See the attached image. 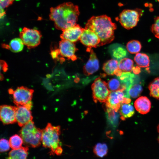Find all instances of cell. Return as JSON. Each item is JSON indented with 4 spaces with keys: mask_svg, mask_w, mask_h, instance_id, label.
I'll return each mask as SVG.
<instances>
[{
    "mask_svg": "<svg viewBox=\"0 0 159 159\" xmlns=\"http://www.w3.org/2000/svg\"><path fill=\"white\" fill-rule=\"evenodd\" d=\"M79 14L78 6L67 2L51 8L49 16L55 28L63 31L77 24Z\"/></svg>",
    "mask_w": 159,
    "mask_h": 159,
    "instance_id": "1",
    "label": "cell"
},
{
    "mask_svg": "<svg viewBox=\"0 0 159 159\" xmlns=\"http://www.w3.org/2000/svg\"><path fill=\"white\" fill-rule=\"evenodd\" d=\"M115 24L106 15L93 16L88 20L85 28L95 32L100 41V46L109 43L114 39V31L116 29Z\"/></svg>",
    "mask_w": 159,
    "mask_h": 159,
    "instance_id": "2",
    "label": "cell"
},
{
    "mask_svg": "<svg viewBox=\"0 0 159 159\" xmlns=\"http://www.w3.org/2000/svg\"><path fill=\"white\" fill-rule=\"evenodd\" d=\"M60 134V127L53 126L50 123H48L45 128L42 130V145L44 148L50 149V155H60L62 153L59 139Z\"/></svg>",
    "mask_w": 159,
    "mask_h": 159,
    "instance_id": "3",
    "label": "cell"
},
{
    "mask_svg": "<svg viewBox=\"0 0 159 159\" xmlns=\"http://www.w3.org/2000/svg\"><path fill=\"white\" fill-rule=\"evenodd\" d=\"M20 135L27 146L36 148L41 144L42 130L37 127L32 120L22 127Z\"/></svg>",
    "mask_w": 159,
    "mask_h": 159,
    "instance_id": "4",
    "label": "cell"
},
{
    "mask_svg": "<svg viewBox=\"0 0 159 159\" xmlns=\"http://www.w3.org/2000/svg\"><path fill=\"white\" fill-rule=\"evenodd\" d=\"M9 91L10 94L13 95V102L16 106H24L31 109L33 90L21 86L14 91L10 89Z\"/></svg>",
    "mask_w": 159,
    "mask_h": 159,
    "instance_id": "5",
    "label": "cell"
},
{
    "mask_svg": "<svg viewBox=\"0 0 159 159\" xmlns=\"http://www.w3.org/2000/svg\"><path fill=\"white\" fill-rule=\"evenodd\" d=\"M143 13L139 9H125L120 14L118 20L124 28L130 29L137 25Z\"/></svg>",
    "mask_w": 159,
    "mask_h": 159,
    "instance_id": "6",
    "label": "cell"
},
{
    "mask_svg": "<svg viewBox=\"0 0 159 159\" xmlns=\"http://www.w3.org/2000/svg\"><path fill=\"white\" fill-rule=\"evenodd\" d=\"M92 97L95 102L105 103L110 91L107 84L100 77L96 79L92 86Z\"/></svg>",
    "mask_w": 159,
    "mask_h": 159,
    "instance_id": "7",
    "label": "cell"
},
{
    "mask_svg": "<svg viewBox=\"0 0 159 159\" xmlns=\"http://www.w3.org/2000/svg\"><path fill=\"white\" fill-rule=\"evenodd\" d=\"M20 38L28 49L34 48L40 43L41 34L37 30L24 27L19 34Z\"/></svg>",
    "mask_w": 159,
    "mask_h": 159,
    "instance_id": "8",
    "label": "cell"
},
{
    "mask_svg": "<svg viewBox=\"0 0 159 159\" xmlns=\"http://www.w3.org/2000/svg\"><path fill=\"white\" fill-rule=\"evenodd\" d=\"M131 101L130 98L126 97L124 91L120 90L116 91H110L105 103L106 108H110L116 112H117L122 104L129 103Z\"/></svg>",
    "mask_w": 159,
    "mask_h": 159,
    "instance_id": "9",
    "label": "cell"
},
{
    "mask_svg": "<svg viewBox=\"0 0 159 159\" xmlns=\"http://www.w3.org/2000/svg\"><path fill=\"white\" fill-rule=\"evenodd\" d=\"M80 40L81 42L87 47V51L89 52L92 47L100 46V41L96 33L92 31L84 29Z\"/></svg>",
    "mask_w": 159,
    "mask_h": 159,
    "instance_id": "10",
    "label": "cell"
},
{
    "mask_svg": "<svg viewBox=\"0 0 159 159\" xmlns=\"http://www.w3.org/2000/svg\"><path fill=\"white\" fill-rule=\"evenodd\" d=\"M58 50L59 54L63 57L73 61L77 59L75 52L77 49L73 42L62 39L59 42Z\"/></svg>",
    "mask_w": 159,
    "mask_h": 159,
    "instance_id": "11",
    "label": "cell"
},
{
    "mask_svg": "<svg viewBox=\"0 0 159 159\" xmlns=\"http://www.w3.org/2000/svg\"><path fill=\"white\" fill-rule=\"evenodd\" d=\"M16 107L7 105H2L0 106V118L3 124H11L16 122Z\"/></svg>",
    "mask_w": 159,
    "mask_h": 159,
    "instance_id": "12",
    "label": "cell"
},
{
    "mask_svg": "<svg viewBox=\"0 0 159 159\" xmlns=\"http://www.w3.org/2000/svg\"><path fill=\"white\" fill-rule=\"evenodd\" d=\"M83 29L84 28L76 24L63 30L60 37L62 39L74 43L80 39Z\"/></svg>",
    "mask_w": 159,
    "mask_h": 159,
    "instance_id": "13",
    "label": "cell"
},
{
    "mask_svg": "<svg viewBox=\"0 0 159 159\" xmlns=\"http://www.w3.org/2000/svg\"><path fill=\"white\" fill-rule=\"evenodd\" d=\"M30 110L24 106H16V119L19 126L22 127L32 120L33 117Z\"/></svg>",
    "mask_w": 159,
    "mask_h": 159,
    "instance_id": "14",
    "label": "cell"
},
{
    "mask_svg": "<svg viewBox=\"0 0 159 159\" xmlns=\"http://www.w3.org/2000/svg\"><path fill=\"white\" fill-rule=\"evenodd\" d=\"M90 58L83 67V72L85 75L92 74L99 69V62L95 53L93 50L90 51Z\"/></svg>",
    "mask_w": 159,
    "mask_h": 159,
    "instance_id": "15",
    "label": "cell"
},
{
    "mask_svg": "<svg viewBox=\"0 0 159 159\" xmlns=\"http://www.w3.org/2000/svg\"><path fill=\"white\" fill-rule=\"evenodd\" d=\"M134 106L139 112L142 114H145L150 111L151 103L147 97L141 96L138 98L135 101Z\"/></svg>",
    "mask_w": 159,
    "mask_h": 159,
    "instance_id": "16",
    "label": "cell"
},
{
    "mask_svg": "<svg viewBox=\"0 0 159 159\" xmlns=\"http://www.w3.org/2000/svg\"><path fill=\"white\" fill-rule=\"evenodd\" d=\"M118 62V60L114 59L108 60L104 64L103 70L107 75L119 76L122 72L119 69Z\"/></svg>",
    "mask_w": 159,
    "mask_h": 159,
    "instance_id": "17",
    "label": "cell"
},
{
    "mask_svg": "<svg viewBox=\"0 0 159 159\" xmlns=\"http://www.w3.org/2000/svg\"><path fill=\"white\" fill-rule=\"evenodd\" d=\"M29 148L27 146L21 147L16 149H13L9 153L8 158L25 159L26 158Z\"/></svg>",
    "mask_w": 159,
    "mask_h": 159,
    "instance_id": "18",
    "label": "cell"
},
{
    "mask_svg": "<svg viewBox=\"0 0 159 159\" xmlns=\"http://www.w3.org/2000/svg\"><path fill=\"white\" fill-rule=\"evenodd\" d=\"M130 103H122L118 110L121 119L122 120L132 117L135 113L134 107Z\"/></svg>",
    "mask_w": 159,
    "mask_h": 159,
    "instance_id": "19",
    "label": "cell"
},
{
    "mask_svg": "<svg viewBox=\"0 0 159 159\" xmlns=\"http://www.w3.org/2000/svg\"><path fill=\"white\" fill-rule=\"evenodd\" d=\"M112 46L110 48V52L114 59L119 61L125 58L127 55L126 50L122 47Z\"/></svg>",
    "mask_w": 159,
    "mask_h": 159,
    "instance_id": "20",
    "label": "cell"
},
{
    "mask_svg": "<svg viewBox=\"0 0 159 159\" xmlns=\"http://www.w3.org/2000/svg\"><path fill=\"white\" fill-rule=\"evenodd\" d=\"M24 44L20 38H15L11 40L9 45L4 46L14 52H18L22 50Z\"/></svg>",
    "mask_w": 159,
    "mask_h": 159,
    "instance_id": "21",
    "label": "cell"
},
{
    "mask_svg": "<svg viewBox=\"0 0 159 159\" xmlns=\"http://www.w3.org/2000/svg\"><path fill=\"white\" fill-rule=\"evenodd\" d=\"M133 64L131 59L124 58L119 61V69L122 72H130L132 70Z\"/></svg>",
    "mask_w": 159,
    "mask_h": 159,
    "instance_id": "22",
    "label": "cell"
},
{
    "mask_svg": "<svg viewBox=\"0 0 159 159\" xmlns=\"http://www.w3.org/2000/svg\"><path fill=\"white\" fill-rule=\"evenodd\" d=\"M134 60L138 65L140 67H146L149 66V57L145 54L140 53H137L134 57Z\"/></svg>",
    "mask_w": 159,
    "mask_h": 159,
    "instance_id": "23",
    "label": "cell"
},
{
    "mask_svg": "<svg viewBox=\"0 0 159 159\" xmlns=\"http://www.w3.org/2000/svg\"><path fill=\"white\" fill-rule=\"evenodd\" d=\"M107 85L111 91L121 90L126 91L125 87L122 84L120 80L117 78H113L108 82Z\"/></svg>",
    "mask_w": 159,
    "mask_h": 159,
    "instance_id": "24",
    "label": "cell"
},
{
    "mask_svg": "<svg viewBox=\"0 0 159 159\" xmlns=\"http://www.w3.org/2000/svg\"><path fill=\"white\" fill-rule=\"evenodd\" d=\"M142 86L140 81L135 83L128 89L127 92L130 97L135 98L138 97L142 91Z\"/></svg>",
    "mask_w": 159,
    "mask_h": 159,
    "instance_id": "25",
    "label": "cell"
},
{
    "mask_svg": "<svg viewBox=\"0 0 159 159\" xmlns=\"http://www.w3.org/2000/svg\"><path fill=\"white\" fill-rule=\"evenodd\" d=\"M93 151L97 156L102 158L107 154L108 151L107 146L105 143H98L94 147Z\"/></svg>",
    "mask_w": 159,
    "mask_h": 159,
    "instance_id": "26",
    "label": "cell"
},
{
    "mask_svg": "<svg viewBox=\"0 0 159 159\" xmlns=\"http://www.w3.org/2000/svg\"><path fill=\"white\" fill-rule=\"evenodd\" d=\"M148 87L150 95L159 99V77L155 79L150 84Z\"/></svg>",
    "mask_w": 159,
    "mask_h": 159,
    "instance_id": "27",
    "label": "cell"
},
{
    "mask_svg": "<svg viewBox=\"0 0 159 159\" xmlns=\"http://www.w3.org/2000/svg\"><path fill=\"white\" fill-rule=\"evenodd\" d=\"M126 48L130 53L132 54H137L140 50L141 45L139 41L133 40L130 41L127 43Z\"/></svg>",
    "mask_w": 159,
    "mask_h": 159,
    "instance_id": "28",
    "label": "cell"
},
{
    "mask_svg": "<svg viewBox=\"0 0 159 159\" xmlns=\"http://www.w3.org/2000/svg\"><path fill=\"white\" fill-rule=\"evenodd\" d=\"M9 141L10 147L12 149H16L20 148L23 143V140L21 136L17 134L11 136Z\"/></svg>",
    "mask_w": 159,
    "mask_h": 159,
    "instance_id": "29",
    "label": "cell"
},
{
    "mask_svg": "<svg viewBox=\"0 0 159 159\" xmlns=\"http://www.w3.org/2000/svg\"><path fill=\"white\" fill-rule=\"evenodd\" d=\"M151 30L155 36L159 39V16L154 18V23L151 26Z\"/></svg>",
    "mask_w": 159,
    "mask_h": 159,
    "instance_id": "30",
    "label": "cell"
},
{
    "mask_svg": "<svg viewBox=\"0 0 159 159\" xmlns=\"http://www.w3.org/2000/svg\"><path fill=\"white\" fill-rule=\"evenodd\" d=\"M10 147L9 141L7 140L1 138L0 140V150L1 152L8 150Z\"/></svg>",
    "mask_w": 159,
    "mask_h": 159,
    "instance_id": "31",
    "label": "cell"
},
{
    "mask_svg": "<svg viewBox=\"0 0 159 159\" xmlns=\"http://www.w3.org/2000/svg\"><path fill=\"white\" fill-rule=\"evenodd\" d=\"M15 0H0V9H4L11 5Z\"/></svg>",
    "mask_w": 159,
    "mask_h": 159,
    "instance_id": "32",
    "label": "cell"
},
{
    "mask_svg": "<svg viewBox=\"0 0 159 159\" xmlns=\"http://www.w3.org/2000/svg\"><path fill=\"white\" fill-rule=\"evenodd\" d=\"M132 71L135 74H138L140 72V69L139 67H133Z\"/></svg>",
    "mask_w": 159,
    "mask_h": 159,
    "instance_id": "33",
    "label": "cell"
},
{
    "mask_svg": "<svg viewBox=\"0 0 159 159\" xmlns=\"http://www.w3.org/2000/svg\"><path fill=\"white\" fill-rule=\"evenodd\" d=\"M157 129H158V142L159 143V124L158 125V126Z\"/></svg>",
    "mask_w": 159,
    "mask_h": 159,
    "instance_id": "34",
    "label": "cell"
}]
</instances>
